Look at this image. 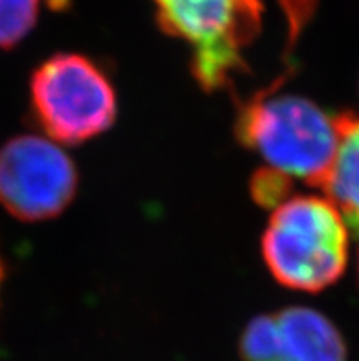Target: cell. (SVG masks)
Segmentation results:
<instances>
[{"label": "cell", "mask_w": 359, "mask_h": 361, "mask_svg": "<svg viewBox=\"0 0 359 361\" xmlns=\"http://www.w3.org/2000/svg\"><path fill=\"white\" fill-rule=\"evenodd\" d=\"M237 137L290 180L323 188L339 140L337 116L314 101L262 88L238 106Z\"/></svg>", "instance_id": "1"}, {"label": "cell", "mask_w": 359, "mask_h": 361, "mask_svg": "<svg viewBox=\"0 0 359 361\" xmlns=\"http://www.w3.org/2000/svg\"><path fill=\"white\" fill-rule=\"evenodd\" d=\"M262 257L279 284L321 292L348 262V226L328 198L288 197L273 207L262 235Z\"/></svg>", "instance_id": "2"}, {"label": "cell", "mask_w": 359, "mask_h": 361, "mask_svg": "<svg viewBox=\"0 0 359 361\" xmlns=\"http://www.w3.org/2000/svg\"><path fill=\"white\" fill-rule=\"evenodd\" d=\"M165 33L191 48V68L207 92L245 72L244 54L262 26V0H152Z\"/></svg>", "instance_id": "3"}, {"label": "cell", "mask_w": 359, "mask_h": 361, "mask_svg": "<svg viewBox=\"0 0 359 361\" xmlns=\"http://www.w3.org/2000/svg\"><path fill=\"white\" fill-rule=\"evenodd\" d=\"M32 106L55 143L88 142L109 130L118 114L112 82L79 54H57L33 72Z\"/></svg>", "instance_id": "4"}, {"label": "cell", "mask_w": 359, "mask_h": 361, "mask_svg": "<svg viewBox=\"0 0 359 361\" xmlns=\"http://www.w3.org/2000/svg\"><path fill=\"white\" fill-rule=\"evenodd\" d=\"M78 191V169L54 140L18 136L0 151V204L18 220L61 215Z\"/></svg>", "instance_id": "5"}, {"label": "cell", "mask_w": 359, "mask_h": 361, "mask_svg": "<svg viewBox=\"0 0 359 361\" xmlns=\"http://www.w3.org/2000/svg\"><path fill=\"white\" fill-rule=\"evenodd\" d=\"M238 348L242 361H346L341 332L321 312L306 307L251 319Z\"/></svg>", "instance_id": "6"}, {"label": "cell", "mask_w": 359, "mask_h": 361, "mask_svg": "<svg viewBox=\"0 0 359 361\" xmlns=\"http://www.w3.org/2000/svg\"><path fill=\"white\" fill-rule=\"evenodd\" d=\"M339 140L323 191L348 229L359 233V116H337Z\"/></svg>", "instance_id": "7"}, {"label": "cell", "mask_w": 359, "mask_h": 361, "mask_svg": "<svg viewBox=\"0 0 359 361\" xmlns=\"http://www.w3.org/2000/svg\"><path fill=\"white\" fill-rule=\"evenodd\" d=\"M41 0H0V48H11L32 32Z\"/></svg>", "instance_id": "8"}, {"label": "cell", "mask_w": 359, "mask_h": 361, "mask_svg": "<svg viewBox=\"0 0 359 361\" xmlns=\"http://www.w3.org/2000/svg\"><path fill=\"white\" fill-rule=\"evenodd\" d=\"M319 0H279L282 13L286 18V50L284 63H290V55L296 50L300 35L305 32L315 15Z\"/></svg>", "instance_id": "9"}, {"label": "cell", "mask_w": 359, "mask_h": 361, "mask_svg": "<svg viewBox=\"0 0 359 361\" xmlns=\"http://www.w3.org/2000/svg\"><path fill=\"white\" fill-rule=\"evenodd\" d=\"M291 185V180L286 178L284 174L275 173L272 169H262L255 174L251 180V192L253 198L259 202L260 206L275 207L279 206L282 200H286L288 189Z\"/></svg>", "instance_id": "10"}, {"label": "cell", "mask_w": 359, "mask_h": 361, "mask_svg": "<svg viewBox=\"0 0 359 361\" xmlns=\"http://www.w3.org/2000/svg\"><path fill=\"white\" fill-rule=\"evenodd\" d=\"M2 279H4V264H2V259H0V284H2Z\"/></svg>", "instance_id": "11"}]
</instances>
